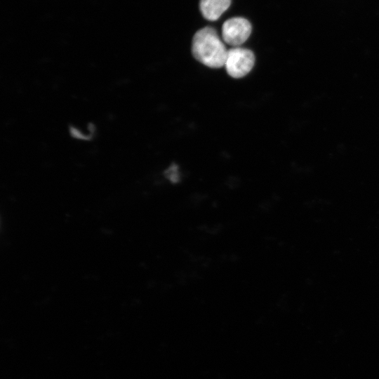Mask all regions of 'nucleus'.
<instances>
[{
	"label": "nucleus",
	"instance_id": "f257e3e1",
	"mask_svg": "<svg viewBox=\"0 0 379 379\" xmlns=\"http://www.w3.org/2000/svg\"><path fill=\"white\" fill-rule=\"evenodd\" d=\"M227 51L216 30L211 27L200 29L192 38V55L208 67L217 69L225 66Z\"/></svg>",
	"mask_w": 379,
	"mask_h": 379
},
{
	"label": "nucleus",
	"instance_id": "7ed1b4c3",
	"mask_svg": "<svg viewBox=\"0 0 379 379\" xmlns=\"http://www.w3.org/2000/svg\"><path fill=\"white\" fill-rule=\"evenodd\" d=\"M251 31L252 27L248 20L241 17H234L223 23L222 37L226 44L238 47L248 39Z\"/></svg>",
	"mask_w": 379,
	"mask_h": 379
},
{
	"label": "nucleus",
	"instance_id": "20e7f679",
	"mask_svg": "<svg viewBox=\"0 0 379 379\" xmlns=\"http://www.w3.org/2000/svg\"><path fill=\"white\" fill-rule=\"evenodd\" d=\"M230 4L231 0H200L199 8L205 19L214 21L227 10Z\"/></svg>",
	"mask_w": 379,
	"mask_h": 379
},
{
	"label": "nucleus",
	"instance_id": "f03ea898",
	"mask_svg": "<svg viewBox=\"0 0 379 379\" xmlns=\"http://www.w3.org/2000/svg\"><path fill=\"white\" fill-rule=\"evenodd\" d=\"M254 63L253 51L238 46L228 50L225 67L230 77L239 79L246 76L252 69Z\"/></svg>",
	"mask_w": 379,
	"mask_h": 379
},
{
	"label": "nucleus",
	"instance_id": "39448f33",
	"mask_svg": "<svg viewBox=\"0 0 379 379\" xmlns=\"http://www.w3.org/2000/svg\"><path fill=\"white\" fill-rule=\"evenodd\" d=\"M164 178L172 185H177L182 181L181 173L175 164H172L164 171Z\"/></svg>",
	"mask_w": 379,
	"mask_h": 379
}]
</instances>
